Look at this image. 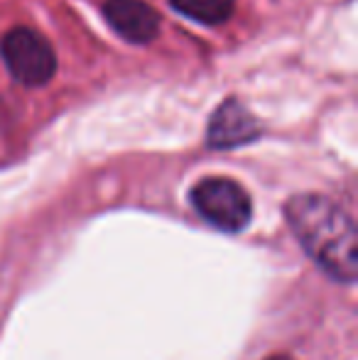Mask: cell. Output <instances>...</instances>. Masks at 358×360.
I'll use <instances>...</instances> for the list:
<instances>
[{"mask_svg": "<svg viewBox=\"0 0 358 360\" xmlns=\"http://www.w3.org/2000/svg\"><path fill=\"white\" fill-rule=\"evenodd\" d=\"M263 135V125L238 98H226L211 113L206 128V145L211 150H236L250 145Z\"/></svg>", "mask_w": 358, "mask_h": 360, "instance_id": "4", "label": "cell"}, {"mask_svg": "<svg viewBox=\"0 0 358 360\" xmlns=\"http://www.w3.org/2000/svg\"><path fill=\"white\" fill-rule=\"evenodd\" d=\"M287 226L305 252L336 282L358 280V233L344 206L321 194H297L285 204Z\"/></svg>", "mask_w": 358, "mask_h": 360, "instance_id": "1", "label": "cell"}, {"mask_svg": "<svg viewBox=\"0 0 358 360\" xmlns=\"http://www.w3.org/2000/svg\"><path fill=\"white\" fill-rule=\"evenodd\" d=\"M170 5L201 25H224L236 13V0H170Z\"/></svg>", "mask_w": 358, "mask_h": 360, "instance_id": "6", "label": "cell"}, {"mask_svg": "<svg viewBox=\"0 0 358 360\" xmlns=\"http://www.w3.org/2000/svg\"><path fill=\"white\" fill-rule=\"evenodd\" d=\"M189 201L209 226L224 233H241L253 218L250 194L229 176H206L196 181Z\"/></svg>", "mask_w": 358, "mask_h": 360, "instance_id": "3", "label": "cell"}, {"mask_svg": "<svg viewBox=\"0 0 358 360\" xmlns=\"http://www.w3.org/2000/svg\"><path fill=\"white\" fill-rule=\"evenodd\" d=\"M101 10L108 27L130 44H150L162 30L160 13L145 0H106Z\"/></svg>", "mask_w": 358, "mask_h": 360, "instance_id": "5", "label": "cell"}, {"mask_svg": "<svg viewBox=\"0 0 358 360\" xmlns=\"http://www.w3.org/2000/svg\"><path fill=\"white\" fill-rule=\"evenodd\" d=\"M0 59L8 74L27 89L49 84L57 74V52L32 27H13L0 37Z\"/></svg>", "mask_w": 358, "mask_h": 360, "instance_id": "2", "label": "cell"}, {"mask_svg": "<svg viewBox=\"0 0 358 360\" xmlns=\"http://www.w3.org/2000/svg\"><path fill=\"white\" fill-rule=\"evenodd\" d=\"M265 360H295V358H290V356H270V358H265Z\"/></svg>", "mask_w": 358, "mask_h": 360, "instance_id": "7", "label": "cell"}]
</instances>
